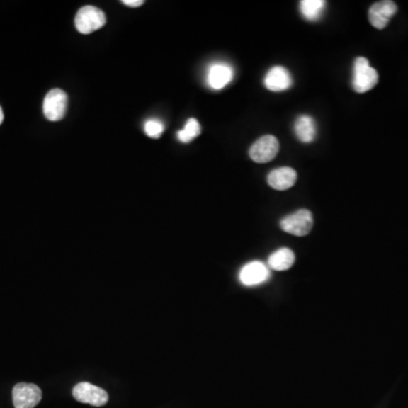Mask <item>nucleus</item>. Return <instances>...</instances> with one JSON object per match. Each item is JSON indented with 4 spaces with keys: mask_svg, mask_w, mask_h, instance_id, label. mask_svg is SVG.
I'll return each instance as SVG.
<instances>
[{
    "mask_svg": "<svg viewBox=\"0 0 408 408\" xmlns=\"http://www.w3.org/2000/svg\"><path fill=\"white\" fill-rule=\"evenodd\" d=\"M73 396L77 402L96 407L106 405L109 400L107 391L89 382H81L75 385Z\"/></svg>",
    "mask_w": 408,
    "mask_h": 408,
    "instance_id": "39448f33",
    "label": "nucleus"
},
{
    "mask_svg": "<svg viewBox=\"0 0 408 408\" xmlns=\"http://www.w3.org/2000/svg\"><path fill=\"white\" fill-rule=\"evenodd\" d=\"M295 262V254L292 249H279L272 253L268 260L270 268L277 271H285L292 268Z\"/></svg>",
    "mask_w": 408,
    "mask_h": 408,
    "instance_id": "4468645a",
    "label": "nucleus"
},
{
    "mask_svg": "<svg viewBox=\"0 0 408 408\" xmlns=\"http://www.w3.org/2000/svg\"><path fill=\"white\" fill-rule=\"evenodd\" d=\"M295 134L300 141L310 143L314 141L317 136V124L314 119L309 115H302L296 119L294 125Z\"/></svg>",
    "mask_w": 408,
    "mask_h": 408,
    "instance_id": "ddd939ff",
    "label": "nucleus"
},
{
    "mask_svg": "<svg viewBox=\"0 0 408 408\" xmlns=\"http://www.w3.org/2000/svg\"><path fill=\"white\" fill-rule=\"evenodd\" d=\"M298 181V173L290 167H281L272 170L268 175V184L278 191L288 190Z\"/></svg>",
    "mask_w": 408,
    "mask_h": 408,
    "instance_id": "f8f14e48",
    "label": "nucleus"
},
{
    "mask_svg": "<svg viewBox=\"0 0 408 408\" xmlns=\"http://www.w3.org/2000/svg\"><path fill=\"white\" fill-rule=\"evenodd\" d=\"M279 151V142L272 135L262 136L249 149V157L258 164L271 162Z\"/></svg>",
    "mask_w": 408,
    "mask_h": 408,
    "instance_id": "0eeeda50",
    "label": "nucleus"
},
{
    "mask_svg": "<svg viewBox=\"0 0 408 408\" xmlns=\"http://www.w3.org/2000/svg\"><path fill=\"white\" fill-rule=\"evenodd\" d=\"M397 5L390 0L378 1L368 9V20L374 28L382 30L388 26L391 17L396 14Z\"/></svg>",
    "mask_w": 408,
    "mask_h": 408,
    "instance_id": "1a4fd4ad",
    "label": "nucleus"
},
{
    "mask_svg": "<svg viewBox=\"0 0 408 408\" xmlns=\"http://www.w3.org/2000/svg\"><path fill=\"white\" fill-rule=\"evenodd\" d=\"M106 15L101 9L94 6H84L77 11L75 16V26L82 34H90L105 26Z\"/></svg>",
    "mask_w": 408,
    "mask_h": 408,
    "instance_id": "f03ea898",
    "label": "nucleus"
},
{
    "mask_svg": "<svg viewBox=\"0 0 408 408\" xmlns=\"http://www.w3.org/2000/svg\"><path fill=\"white\" fill-rule=\"evenodd\" d=\"M379 81L378 72L370 66L368 60L364 57L355 60L353 72V89L357 94H366L377 85Z\"/></svg>",
    "mask_w": 408,
    "mask_h": 408,
    "instance_id": "f257e3e1",
    "label": "nucleus"
},
{
    "mask_svg": "<svg viewBox=\"0 0 408 408\" xmlns=\"http://www.w3.org/2000/svg\"><path fill=\"white\" fill-rule=\"evenodd\" d=\"M4 122V111L3 109H1V107H0V125H1V123Z\"/></svg>",
    "mask_w": 408,
    "mask_h": 408,
    "instance_id": "6ab92c4d",
    "label": "nucleus"
},
{
    "mask_svg": "<svg viewBox=\"0 0 408 408\" xmlns=\"http://www.w3.org/2000/svg\"><path fill=\"white\" fill-rule=\"evenodd\" d=\"M67 94L60 89L49 91L43 100V113L50 122H58L65 117L67 109Z\"/></svg>",
    "mask_w": 408,
    "mask_h": 408,
    "instance_id": "20e7f679",
    "label": "nucleus"
},
{
    "mask_svg": "<svg viewBox=\"0 0 408 408\" xmlns=\"http://www.w3.org/2000/svg\"><path fill=\"white\" fill-rule=\"evenodd\" d=\"M270 270L260 261H252L245 264L239 272V280L244 286H258L269 280Z\"/></svg>",
    "mask_w": 408,
    "mask_h": 408,
    "instance_id": "6e6552de",
    "label": "nucleus"
},
{
    "mask_svg": "<svg viewBox=\"0 0 408 408\" xmlns=\"http://www.w3.org/2000/svg\"><path fill=\"white\" fill-rule=\"evenodd\" d=\"M143 0H124L123 4L124 5L128 6V7H140V6L143 5Z\"/></svg>",
    "mask_w": 408,
    "mask_h": 408,
    "instance_id": "a211bd4d",
    "label": "nucleus"
},
{
    "mask_svg": "<svg viewBox=\"0 0 408 408\" xmlns=\"http://www.w3.org/2000/svg\"><path fill=\"white\" fill-rule=\"evenodd\" d=\"M293 84L292 75L287 71L286 68L281 66L272 67L266 77H264V85L268 90L273 92H280L287 90Z\"/></svg>",
    "mask_w": 408,
    "mask_h": 408,
    "instance_id": "9b49d317",
    "label": "nucleus"
},
{
    "mask_svg": "<svg viewBox=\"0 0 408 408\" xmlns=\"http://www.w3.org/2000/svg\"><path fill=\"white\" fill-rule=\"evenodd\" d=\"M281 230L295 236H306L313 227V215L309 210H298L292 215H286L280 221Z\"/></svg>",
    "mask_w": 408,
    "mask_h": 408,
    "instance_id": "7ed1b4c3",
    "label": "nucleus"
},
{
    "mask_svg": "<svg viewBox=\"0 0 408 408\" xmlns=\"http://www.w3.org/2000/svg\"><path fill=\"white\" fill-rule=\"evenodd\" d=\"M300 8V13L306 20L315 22L322 16L323 11L326 8V1L324 0H302Z\"/></svg>",
    "mask_w": 408,
    "mask_h": 408,
    "instance_id": "2eb2a0df",
    "label": "nucleus"
},
{
    "mask_svg": "<svg viewBox=\"0 0 408 408\" xmlns=\"http://www.w3.org/2000/svg\"><path fill=\"white\" fill-rule=\"evenodd\" d=\"M234 79V69L225 62H215L208 69L207 82L213 90H221Z\"/></svg>",
    "mask_w": 408,
    "mask_h": 408,
    "instance_id": "9d476101",
    "label": "nucleus"
},
{
    "mask_svg": "<svg viewBox=\"0 0 408 408\" xmlns=\"http://www.w3.org/2000/svg\"><path fill=\"white\" fill-rule=\"evenodd\" d=\"M42 391L32 383H18L13 388L15 408H34L41 402Z\"/></svg>",
    "mask_w": 408,
    "mask_h": 408,
    "instance_id": "423d86ee",
    "label": "nucleus"
},
{
    "mask_svg": "<svg viewBox=\"0 0 408 408\" xmlns=\"http://www.w3.org/2000/svg\"><path fill=\"white\" fill-rule=\"evenodd\" d=\"M144 130L147 136H150L152 139H158L164 133V126L157 119H150L145 123Z\"/></svg>",
    "mask_w": 408,
    "mask_h": 408,
    "instance_id": "f3484780",
    "label": "nucleus"
},
{
    "mask_svg": "<svg viewBox=\"0 0 408 408\" xmlns=\"http://www.w3.org/2000/svg\"><path fill=\"white\" fill-rule=\"evenodd\" d=\"M200 134H201L200 123L196 118H191L187 120L184 130H179L177 136H178L179 141L188 143V142L198 137Z\"/></svg>",
    "mask_w": 408,
    "mask_h": 408,
    "instance_id": "dca6fc26",
    "label": "nucleus"
}]
</instances>
